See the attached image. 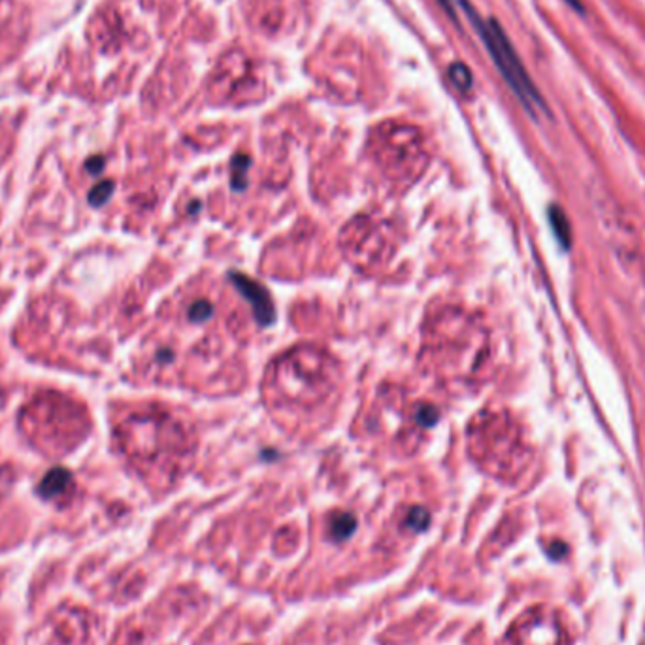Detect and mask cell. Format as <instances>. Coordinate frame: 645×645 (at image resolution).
Listing matches in <instances>:
<instances>
[{
    "label": "cell",
    "mask_w": 645,
    "mask_h": 645,
    "mask_svg": "<svg viewBox=\"0 0 645 645\" xmlns=\"http://www.w3.org/2000/svg\"><path fill=\"white\" fill-rule=\"evenodd\" d=\"M336 382L338 368L334 361L313 347L283 355L270 374L272 393L281 408H315L333 393Z\"/></svg>",
    "instance_id": "obj_1"
},
{
    "label": "cell",
    "mask_w": 645,
    "mask_h": 645,
    "mask_svg": "<svg viewBox=\"0 0 645 645\" xmlns=\"http://www.w3.org/2000/svg\"><path fill=\"white\" fill-rule=\"evenodd\" d=\"M131 438L140 444L132 445V451L157 465L167 476H178L193 457L194 442L187 427L168 413H153L131 421Z\"/></svg>",
    "instance_id": "obj_2"
},
{
    "label": "cell",
    "mask_w": 645,
    "mask_h": 645,
    "mask_svg": "<svg viewBox=\"0 0 645 645\" xmlns=\"http://www.w3.org/2000/svg\"><path fill=\"white\" fill-rule=\"evenodd\" d=\"M455 2L465 12L466 17L470 19L478 36L485 44L487 51L493 57V63L500 70L502 77L506 80V84L512 87V91L523 102L525 110L530 115H534V118L538 110L548 111V106H545L543 98H541V95L536 89V85L532 84L527 68L521 63L517 51L512 46V42H510L504 28L500 27V23L496 19H487V21L481 19V15L476 12V8L468 0H455Z\"/></svg>",
    "instance_id": "obj_3"
},
{
    "label": "cell",
    "mask_w": 645,
    "mask_h": 645,
    "mask_svg": "<svg viewBox=\"0 0 645 645\" xmlns=\"http://www.w3.org/2000/svg\"><path fill=\"white\" fill-rule=\"evenodd\" d=\"M342 245L347 257L357 266L368 268L393 257L396 245V232L385 221H374L370 217H357L344 229Z\"/></svg>",
    "instance_id": "obj_4"
},
{
    "label": "cell",
    "mask_w": 645,
    "mask_h": 645,
    "mask_svg": "<svg viewBox=\"0 0 645 645\" xmlns=\"http://www.w3.org/2000/svg\"><path fill=\"white\" fill-rule=\"evenodd\" d=\"M234 283L240 289L245 299L250 300L253 312L257 315V319L264 325H268L274 319V308H272L270 297L266 295L263 287L255 281H251L250 278H243V276H234Z\"/></svg>",
    "instance_id": "obj_5"
},
{
    "label": "cell",
    "mask_w": 645,
    "mask_h": 645,
    "mask_svg": "<svg viewBox=\"0 0 645 645\" xmlns=\"http://www.w3.org/2000/svg\"><path fill=\"white\" fill-rule=\"evenodd\" d=\"M355 528H357V519H355L353 514L338 512V514L330 515V519H328V536L334 541H346L347 538H351Z\"/></svg>",
    "instance_id": "obj_6"
},
{
    "label": "cell",
    "mask_w": 645,
    "mask_h": 645,
    "mask_svg": "<svg viewBox=\"0 0 645 645\" xmlns=\"http://www.w3.org/2000/svg\"><path fill=\"white\" fill-rule=\"evenodd\" d=\"M549 215V225L553 229L557 242L561 243L562 250H570V243H572V229H570V221L566 214L562 212L559 206H551L548 212Z\"/></svg>",
    "instance_id": "obj_7"
},
{
    "label": "cell",
    "mask_w": 645,
    "mask_h": 645,
    "mask_svg": "<svg viewBox=\"0 0 645 645\" xmlns=\"http://www.w3.org/2000/svg\"><path fill=\"white\" fill-rule=\"evenodd\" d=\"M449 80L460 93H468L474 85V76L465 63H453L449 66Z\"/></svg>",
    "instance_id": "obj_8"
},
{
    "label": "cell",
    "mask_w": 645,
    "mask_h": 645,
    "mask_svg": "<svg viewBox=\"0 0 645 645\" xmlns=\"http://www.w3.org/2000/svg\"><path fill=\"white\" fill-rule=\"evenodd\" d=\"M430 525V514L424 510V507H411L408 512V517H406V527L409 530H413V532H423L427 530Z\"/></svg>",
    "instance_id": "obj_9"
},
{
    "label": "cell",
    "mask_w": 645,
    "mask_h": 645,
    "mask_svg": "<svg viewBox=\"0 0 645 645\" xmlns=\"http://www.w3.org/2000/svg\"><path fill=\"white\" fill-rule=\"evenodd\" d=\"M247 167H250V159L245 155H236V159L232 160V183L236 185V189L243 187Z\"/></svg>",
    "instance_id": "obj_10"
}]
</instances>
